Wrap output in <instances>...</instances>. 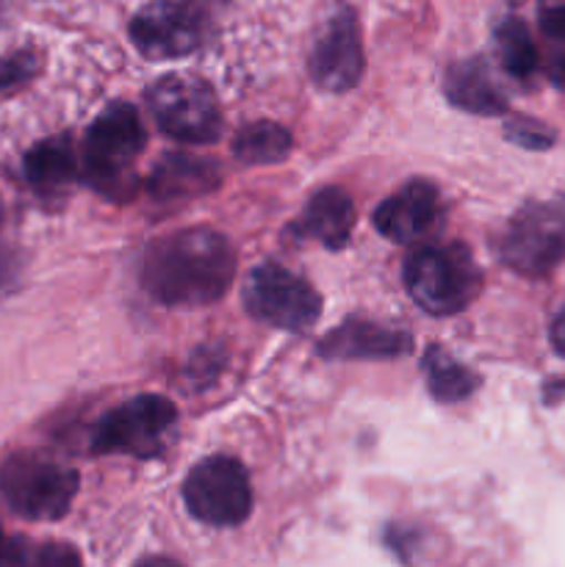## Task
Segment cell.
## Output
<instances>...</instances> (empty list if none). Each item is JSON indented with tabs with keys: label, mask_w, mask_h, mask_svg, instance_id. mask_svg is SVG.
<instances>
[{
	"label": "cell",
	"mask_w": 565,
	"mask_h": 567,
	"mask_svg": "<svg viewBox=\"0 0 565 567\" xmlns=\"http://www.w3.org/2000/svg\"><path fill=\"white\" fill-rule=\"evenodd\" d=\"M236 277V252L222 233L188 227L158 238L147 249L142 282L147 293L172 308L219 302Z\"/></svg>",
	"instance_id": "1"
},
{
	"label": "cell",
	"mask_w": 565,
	"mask_h": 567,
	"mask_svg": "<svg viewBox=\"0 0 565 567\" xmlns=\"http://www.w3.org/2000/svg\"><path fill=\"white\" fill-rule=\"evenodd\" d=\"M404 288L427 313L454 316L474 302L482 271L463 244H427L404 260Z\"/></svg>",
	"instance_id": "2"
},
{
	"label": "cell",
	"mask_w": 565,
	"mask_h": 567,
	"mask_svg": "<svg viewBox=\"0 0 565 567\" xmlns=\"http://www.w3.org/2000/svg\"><path fill=\"white\" fill-rule=\"evenodd\" d=\"M147 133L133 105L114 103L89 127L83 138V177L105 197H131L133 169L142 155Z\"/></svg>",
	"instance_id": "3"
},
{
	"label": "cell",
	"mask_w": 565,
	"mask_h": 567,
	"mask_svg": "<svg viewBox=\"0 0 565 567\" xmlns=\"http://www.w3.org/2000/svg\"><path fill=\"white\" fill-rule=\"evenodd\" d=\"M0 493L25 520H59L70 513L78 474L44 452H17L0 465Z\"/></svg>",
	"instance_id": "4"
},
{
	"label": "cell",
	"mask_w": 565,
	"mask_h": 567,
	"mask_svg": "<svg viewBox=\"0 0 565 567\" xmlns=\"http://www.w3.org/2000/svg\"><path fill=\"white\" fill-rule=\"evenodd\" d=\"M175 430V404L155 393H142L100 419L92 432V452L153 460L170 449Z\"/></svg>",
	"instance_id": "5"
},
{
	"label": "cell",
	"mask_w": 565,
	"mask_h": 567,
	"mask_svg": "<svg viewBox=\"0 0 565 567\" xmlns=\"http://www.w3.org/2000/svg\"><path fill=\"white\" fill-rule=\"evenodd\" d=\"M150 114L166 136L183 144H210L222 131V111L214 89L203 78L164 75L147 89Z\"/></svg>",
	"instance_id": "6"
},
{
	"label": "cell",
	"mask_w": 565,
	"mask_h": 567,
	"mask_svg": "<svg viewBox=\"0 0 565 567\" xmlns=\"http://www.w3.org/2000/svg\"><path fill=\"white\" fill-rule=\"evenodd\" d=\"M496 255L521 277L552 275L565 260V214L546 203L524 205L496 238Z\"/></svg>",
	"instance_id": "7"
},
{
	"label": "cell",
	"mask_w": 565,
	"mask_h": 567,
	"mask_svg": "<svg viewBox=\"0 0 565 567\" xmlns=\"http://www.w3.org/2000/svg\"><path fill=\"white\" fill-rule=\"evenodd\" d=\"M244 305L264 324L305 332L319 321L321 297L310 282L277 264H260L244 282Z\"/></svg>",
	"instance_id": "8"
},
{
	"label": "cell",
	"mask_w": 565,
	"mask_h": 567,
	"mask_svg": "<svg viewBox=\"0 0 565 567\" xmlns=\"http://www.w3.org/2000/svg\"><path fill=\"white\" fill-rule=\"evenodd\" d=\"M188 513L208 526H238L253 509L247 468L233 457H208L194 465L183 485Z\"/></svg>",
	"instance_id": "9"
},
{
	"label": "cell",
	"mask_w": 565,
	"mask_h": 567,
	"mask_svg": "<svg viewBox=\"0 0 565 567\" xmlns=\"http://www.w3.org/2000/svg\"><path fill=\"white\" fill-rule=\"evenodd\" d=\"M131 39L147 59H181L203 44L205 17L188 0H155L133 17Z\"/></svg>",
	"instance_id": "10"
},
{
	"label": "cell",
	"mask_w": 565,
	"mask_h": 567,
	"mask_svg": "<svg viewBox=\"0 0 565 567\" xmlns=\"http://www.w3.org/2000/svg\"><path fill=\"white\" fill-rule=\"evenodd\" d=\"M363 42L352 9H338L327 20L314 53H310V78L325 92H349L363 75Z\"/></svg>",
	"instance_id": "11"
},
{
	"label": "cell",
	"mask_w": 565,
	"mask_h": 567,
	"mask_svg": "<svg viewBox=\"0 0 565 567\" xmlns=\"http://www.w3.org/2000/svg\"><path fill=\"white\" fill-rule=\"evenodd\" d=\"M441 210L438 188L427 181H410L374 210V227L397 244L419 241L432 230Z\"/></svg>",
	"instance_id": "12"
},
{
	"label": "cell",
	"mask_w": 565,
	"mask_h": 567,
	"mask_svg": "<svg viewBox=\"0 0 565 567\" xmlns=\"http://www.w3.org/2000/svg\"><path fill=\"white\" fill-rule=\"evenodd\" d=\"M410 349L413 341L408 332L388 330L363 319L343 321L319 343V354L327 360H391L402 358Z\"/></svg>",
	"instance_id": "13"
},
{
	"label": "cell",
	"mask_w": 565,
	"mask_h": 567,
	"mask_svg": "<svg viewBox=\"0 0 565 567\" xmlns=\"http://www.w3.org/2000/svg\"><path fill=\"white\" fill-rule=\"evenodd\" d=\"M219 183L222 175L214 161L188 153H172L164 155L150 172L147 188L155 199L175 203V199L205 197L214 188H219Z\"/></svg>",
	"instance_id": "14"
},
{
	"label": "cell",
	"mask_w": 565,
	"mask_h": 567,
	"mask_svg": "<svg viewBox=\"0 0 565 567\" xmlns=\"http://www.w3.org/2000/svg\"><path fill=\"white\" fill-rule=\"evenodd\" d=\"M443 92L458 109L471 111V114L493 116L507 111V94L480 59L458 61L449 66L443 75Z\"/></svg>",
	"instance_id": "15"
},
{
	"label": "cell",
	"mask_w": 565,
	"mask_h": 567,
	"mask_svg": "<svg viewBox=\"0 0 565 567\" xmlns=\"http://www.w3.org/2000/svg\"><path fill=\"white\" fill-rule=\"evenodd\" d=\"M299 233L325 244L327 249H341L349 244L355 227V205L343 188L327 186L310 197L299 216Z\"/></svg>",
	"instance_id": "16"
},
{
	"label": "cell",
	"mask_w": 565,
	"mask_h": 567,
	"mask_svg": "<svg viewBox=\"0 0 565 567\" xmlns=\"http://www.w3.org/2000/svg\"><path fill=\"white\" fill-rule=\"evenodd\" d=\"M81 161L70 136H53L33 144L25 155V177L37 192L59 194L78 177Z\"/></svg>",
	"instance_id": "17"
},
{
	"label": "cell",
	"mask_w": 565,
	"mask_h": 567,
	"mask_svg": "<svg viewBox=\"0 0 565 567\" xmlns=\"http://www.w3.org/2000/svg\"><path fill=\"white\" fill-rule=\"evenodd\" d=\"M421 369H424V380L430 393L443 404L463 402V399H469L471 393L476 391V385H480L476 374H471L463 363H458V360L449 352H443L441 347L427 349L424 360H421Z\"/></svg>",
	"instance_id": "18"
},
{
	"label": "cell",
	"mask_w": 565,
	"mask_h": 567,
	"mask_svg": "<svg viewBox=\"0 0 565 567\" xmlns=\"http://www.w3.org/2000/svg\"><path fill=\"white\" fill-rule=\"evenodd\" d=\"M233 153L249 166L277 164L291 153V133L277 122H253L233 138Z\"/></svg>",
	"instance_id": "19"
},
{
	"label": "cell",
	"mask_w": 565,
	"mask_h": 567,
	"mask_svg": "<svg viewBox=\"0 0 565 567\" xmlns=\"http://www.w3.org/2000/svg\"><path fill=\"white\" fill-rule=\"evenodd\" d=\"M493 42H496L499 64H502V70L510 78H515V81H530L535 75L537 48L524 22L515 20V17H507L504 22H499Z\"/></svg>",
	"instance_id": "20"
},
{
	"label": "cell",
	"mask_w": 565,
	"mask_h": 567,
	"mask_svg": "<svg viewBox=\"0 0 565 567\" xmlns=\"http://www.w3.org/2000/svg\"><path fill=\"white\" fill-rule=\"evenodd\" d=\"M39 72V59L31 50H14L0 55V89H14L31 81Z\"/></svg>",
	"instance_id": "21"
},
{
	"label": "cell",
	"mask_w": 565,
	"mask_h": 567,
	"mask_svg": "<svg viewBox=\"0 0 565 567\" xmlns=\"http://www.w3.org/2000/svg\"><path fill=\"white\" fill-rule=\"evenodd\" d=\"M504 133L513 144L526 150H546L554 144V133L548 131V125L537 120H526V116H515L504 125Z\"/></svg>",
	"instance_id": "22"
},
{
	"label": "cell",
	"mask_w": 565,
	"mask_h": 567,
	"mask_svg": "<svg viewBox=\"0 0 565 567\" xmlns=\"http://www.w3.org/2000/svg\"><path fill=\"white\" fill-rule=\"evenodd\" d=\"M22 567H83V563L81 554L66 546V543H44L25 559Z\"/></svg>",
	"instance_id": "23"
},
{
	"label": "cell",
	"mask_w": 565,
	"mask_h": 567,
	"mask_svg": "<svg viewBox=\"0 0 565 567\" xmlns=\"http://www.w3.org/2000/svg\"><path fill=\"white\" fill-rule=\"evenodd\" d=\"M17 275H20V258H17L14 247L0 241V299L14 288Z\"/></svg>",
	"instance_id": "24"
},
{
	"label": "cell",
	"mask_w": 565,
	"mask_h": 567,
	"mask_svg": "<svg viewBox=\"0 0 565 567\" xmlns=\"http://www.w3.org/2000/svg\"><path fill=\"white\" fill-rule=\"evenodd\" d=\"M541 31L548 39L565 42V6H552V9L541 11Z\"/></svg>",
	"instance_id": "25"
},
{
	"label": "cell",
	"mask_w": 565,
	"mask_h": 567,
	"mask_svg": "<svg viewBox=\"0 0 565 567\" xmlns=\"http://www.w3.org/2000/svg\"><path fill=\"white\" fill-rule=\"evenodd\" d=\"M552 343L554 349L565 358V305L557 310V316H554L552 321Z\"/></svg>",
	"instance_id": "26"
},
{
	"label": "cell",
	"mask_w": 565,
	"mask_h": 567,
	"mask_svg": "<svg viewBox=\"0 0 565 567\" xmlns=\"http://www.w3.org/2000/svg\"><path fill=\"white\" fill-rule=\"evenodd\" d=\"M548 75H552V81L557 83L559 89H565V53H559L557 59L552 61V66H548Z\"/></svg>",
	"instance_id": "27"
},
{
	"label": "cell",
	"mask_w": 565,
	"mask_h": 567,
	"mask_svg": "<svg viewBox=\"0 0 565 567\" xmlns=\"http://www.w3.org/2000/svg\"><path fill=\"white\" fill-rule=\"evenodd\" d=\"M133 567H183V565L175 563V559H170V557H144V559H138Z\"/></svg>",
	"instance_id": "28"
},
{
	"label": "cell",
	"mask_w": 565,
	"mask_h": 567,
	"mask_svg": "<svg viewBox=\"0 0 565 567\" xmlns=\"http://www.w3.org/2000/svg\"><path fill=\"white\" fill-rule=\"evenodd\" d=\"M6 557H9V546H6L3 537H0V559H6Z\"/></svg>",
	"instance_id": "29"
}]
</instances>
